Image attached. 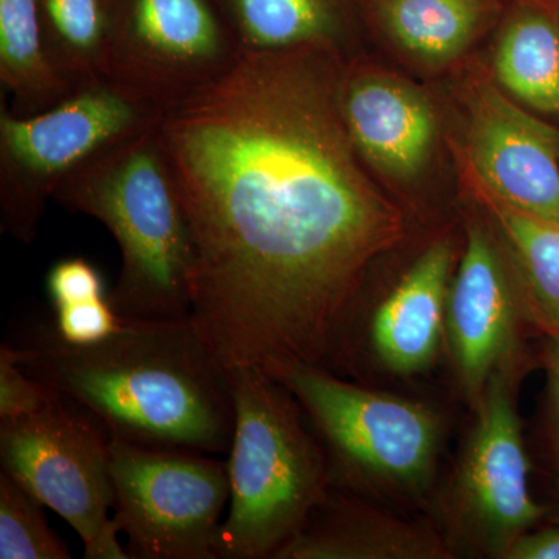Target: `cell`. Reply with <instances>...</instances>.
Wrapping results in <instances>:
<instances>
[{"mask_svg":"<svg viewBox=\"0 0 559 559\" xmlns=\"http://www.w3.org/2000/svg\"><path fill=\"white\" fill-rule=\"evenodd\" d=\"M452 250L430 246L373 312L370 347L389 370L418 373L436 358L447 320Z\"/></svg>","mask_w":559,"mask_h":559,"instance_id":"5bb4252c","label":"cell"},{"mask_svg":"<svg viewBox=\"0 0 559 559\" xmlns=\"http://www.w3.org/2000/svg\"><path fill=\"white\" fill-rule=\"evenodd\" d=\"M341 112L356 153L393 178L425 167L436 143L437 120L425 95L377 75L342 80Z\"/></svg>","mask_w":559,"mask_h":559,"instance_id":"4fadbf2b","label":"cell"},{"mask_svg":"<svg viewBox=\"0 0 559 559\" xmlns=\"http://www.w3.org/2000/svg\"><path fill=\"white\" fill-rule=\"evenodd\" d=\"M498 216L524 277L530 316L559 337V226L503 204Z\"/></svg>","mask_w":559,"mask_h":559,"instance_id":"44dd1931","label":"cell"},{"mask_svg":"<svg viewBox=\"0 0 559 559\" xmlns=\"http://www.w3.org/2000/svg\"><path fill=\"white\" fill-rule=\"evenodd\" d=\"M114 521L138 559H216L227 463L204 452L109 441Z\"/></svg>","mask_w":559,"mask_h":559,"instance_id":"52a82bcc","label":"cell"},{"mask_svg":"<svg viewBox=\"0 0 559 559\" xmlns=\"http://www.w3.org/2000/svg\"><path fill=\"white\" fill-rule=\"evenodd\" d=\"M0 83L16 116H35L79 91L51 64L40 32L38 0H0Z\"/></svg>","mask_w":559,"mask_h":559,"instance_id":"d6986e66","label":"cell"},{"mask_svg":"<svg viewBox=\"0 0 559 559\" xmlns=\"http://www.w3.org/2000/svg\"><path fill=\"white\" fill-rule=\"evenodd\" d=\"M46 288L53 308L109 296L100 271L83 257L55 263L47 274Z\"/></svg>","mask_w":559,"mask_h":559,"instance_id":"d4e9b609","label":"cell"},{"mask_svg":"<svg viewBox=\"0 0 559 559\" xmlns=\"http://www.w3.org/2000/svg\"><path fill=\"white\" fill-rule=\"evenodd\" d=\"M447 330L460 382L479 404L492 374L507 367L516 337L513 293L495 246L480 229L469 231L451 285Z\"/></svg>","mask_w":559,"mask_h":559,"instance_id":"7c38bea8","label":"cell"},{"mask_svg":"<svg viewBox=\"0 0 559 559\" xmlns=\"http://www.w3.org/2000/svg\"><path fill=\"white\" fill-rule=\"evenodd\" d=\"M109 441L100 421L57 393L43 409L0 418L2 471L60 514L84 550L112 520Z\"/></svg>","mask_w":559,"mask_h":559,"instance_id":"9c48e42d","label":"cell"},{"mask_svg":"<svg viewBox=\"0 0 559 559\" xmlns=\"http://www.w3.org/2000/svg\"><path fill=\"white\" fill-rule=\"evenodd\" d=\"M43 503L0 471V559H70V550L47 524Z\"/></svg>","mask_w":559,"mask_h":559,"instance_id":"7402d4cb","label":"cell"},{"mask_svg":"<svg viewBox=\"0 0 559 559\" xmlns=\"http://www.w3.org/2000/svg\"><path fill=\"white\" fill-rule=\"evenodd\" d=\"M503 0H369V16L423 60L450 61L502 17Z\"/></svg>","mask_w":559,"mask_h":559,"instance_id":"e0dca14e","label":"cell"},{"mask_svg":"<svg viewBox=\"0 0 559 559\" xmlns=\"http://www.w3.org/2000/svg\"><path fill=\"white\" fill-rule=\"evenodd\" d=\"M263 369L299 401L325 452L330 484L418 491L439 451V418L415 401L359 388L318 364L271 359Z\"/></svg>","mask_w":559,"mask_h":559,"instance_id":"5b68a950","label":"cell"},{"mask_svg":"<svg viewBox=\"0 0 559 559\" xmlns=\"http://www.w3.org/2000/svg\"><path fill=\"white\" fill-rule=\"evenodd\" d=\"M22 369L100 421L110 439L229 454V373L190 318L123 320L98 344L62 342L50 322L22 333Z\"/></svg>","mask_w":559,"mask_h":559,"instance_id":"7a4b0ae2","label":"cell"},{"mask_svg":"<svg viewBox=\"0 0 559 559\" xmlns=\"http://www.w3.org/2000/svg\"><path fill=\"white\" fill-rule=\"evenodd\" d=\"M502 86L539 112H559V21L533 0L507 14L496 53Z\"/></svg>","mask_w":559,"mask_h":559,"instance_id":"ac0fdd59","label":"cell"},{"mask_svg":"<svg viewBox=\"0 0 559 559\" xmlns=\"http://www.w3.org/2000/svg\"><path fill=\"white\" fill-rule=\"evenodd\" d=\"M544 359H546L547 371V414H549V432L559 474V337L551 336L549 344H547Z\"/></svg>","mask_w":559,"mask_h":559,"instance_id":"484cf974","label":"cell"},{"mask_svg":"<svg viewBox=\"0 0 559 559\" xmlns=\"http://www.w3.org/2000/svg\"><path fill=\"white\" fill-rule=\"evenodd\" d=\"M120 316L109 296L53 308L50 325L62 342L76 347L98 344L120 330Z\"/></svg>","mask_w":559,"mask_h":559,"instance_id":"603a6c76","label":"cell"},{"mask_svg":"<svg viewBox=\"0 0 559 559\" xmlns=\"http://www.w3.org/2000/svg\"><path fill=\"white\" fill-rule=\"evenodd\" d=\"M245 53L322 46L341 50L369 0H219Z\"/></svg>","mask_w":559,"mask_h":559,"instance_id":"2e32d148","label":"cell"},{"mask_svg":"<svg viewBox=\"0 0 559 559\" xmlns=\"http://www.w3.org/2000/svg\"><path fill=\"white\" fill-rule=\"evenodd\" d=\"M40 32L51 64L73 87L106 79L109 0H38Z\"/></svg>","mask_w":559,"mask_h":559,"instance_id":"ffe728a7","label":"cell"},{"mask_svg":"<svg viewBox=\"0 0 559 559\" xmlns=\"http://www.w3.org/2000/svg\"><path fill=\"white\" fill-rule=\"evenodd\" d=\"M469 154L503 205L559 226V134L495 90L477 92Z\"/></svg>","mask_w":559,"mask_h":559,"instance_id":"8fae6325","label":"cell"},{"mask_svg":"<svg viewBox=\"0 0 559 559\" xmlns=\"http://www.w3.org/2000/svg\"><path fill=\"white\" fill-rule=\"evenodd\" d=\"M227 373L235 430L218 559L274 558L329 491L325 452L305 429L299 401L263 367Z\"/></svg>","mask_w":559,"mask_h":559,"instance_id":"277c9868","label":"cell"},{"mask_svg":"<svg viewBox=\"0 0 559 559\" xmlns=\"http://www.w3.org/2000/svg\"><path fill=\"white\" fill-rule=\"evenodd\" d=\"M507 559H559V527L525 533L511 544Z\"/></svg>","mask_w":559,"mask_h":559,"instance_id":"4316f807","label":"cell"},{"mask_svg":"<svg viewBox=\"0 0 559 559\" xmlns=\"http://www.w3.org/2000/svg\"><path fill=\"white\" fill-rule=\"evenodd\" d=\"M53 201L116 238L121 271L109 300L121 320L190 318L197 249L159 124L81 165Z\"/></svg>","mask_w":559,"mask_h":559,"instance_id":"3957f363","label":"cell"},{"mask_svg":"<svg viewBox=\"0 0 559 559\" xmlns=\"http://www.w3.org/2000/svg\"><path fill=\"white\" fill-rule=\"evenodd\" d=\"M106 79L154 108L223 80L242 51L219 0H109Z\"/></svg>","mask_w":559,"mask_h":559,"instance_id":"ba28073f","label":"cell"},{"mask_svg":"<svg viewBox=\"0 0 559 559\" xmlns=\"http://www.w3.org/2000/svg\"><path fill=\"white\" fill-rule=\"evenodd\" d=\"M443 544L428 532L380 520L326 491L299 532L275 554L277 559L443 558Z\"/></svg>","mask_w":559,"mask_h":559,"instance_id":"9a60e30c","label":"cell"},{"mask_svg":"<svg viewBox=\"0 0 559 559\" xmlns=\"http://www.w3.org/2000/svg\"><path fill=\"white\" fill-rule=\"evenodd\" d=\"M162 110L108 79L53 108L16 116L0 105V229L22 245L38 234L47 201L92 157L157 127Z\"/></svg>","mask_w":559,"mask_h":559,"instance_id":"8992f818","label":"cell"},{"mask_svg":"<svg viewBox=\"0 0 559 559\" xmlns=\"http://www.w3.org/2000/svg\"><path fill=\"white\" fill-rule=\"evenodd\" d=\"M477 407L479 417L460 460L452 502L463 530L489 554L503 558L546 513L530 492L510 367L492 374Z\"/></svg>","mask_w":559,"mask_h":559,"instance_id":"30bf717a","label":"cell"},{"mask_svg":"<svg viewBox=\"0 0 559 559\" xmlns=\"http://www.w3.org/2000/svg\"><path fill=\"white\" fill-rule=\"evenodd\" d=\"M51 395L46 385L22 369L16 345H0V418L22 417L43 409Z\"/></svg>","mask_w":559,"mask_h":559,"instance_id":"cb8c5ba5","label":"cell"},{"mask_svg":"<svg viewBox=\"0 0 559 559\" xmlns=\"http://www.w3.org/2000/svg\"><path fill=\"white\" fill-rule=\"evenodd\" d=\"M342 80L329 47L253 51L162 114L197 249L190 319L224 370L319 366L364 272L403 237L348 138Z\"/></svg>","mask_w":559,"mask_h":559,"instance_id":"6da1fadb","label":"cell"}]
</instances>
